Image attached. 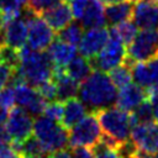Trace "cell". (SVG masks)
<instances>
[{
	"label": "cell",
	"mask_w": 158,
	"mask_h": 158,
	"mask_svg": "<svg viewBox=\"0 0 158 158\" xmlns=\"http://www.w3.org/2000/svg\"><path fill=\"white\" fill-rule=\"evenodd\" d=\"M95 114L104 132L101 135V139H104L106 143L117 147L120 143L130 139L132 127L130 111L110 105L98 109Z\"/></svg>",
	"instance_id": "3957f363"
},
{
	"label": "cell",
	"mask_w": 158,
	"mask_h": 158,
	"mask_svg": "<svg viewBox=\"0 0 158 158\" xmlns=\"http://www.w3.org/2000/svg\"><path fill=\"white\" fill-rule=\"evenodd\" d=\"M116 89L117 88L105 72L94 69L79 84L78 94L88 109L98 110L115 102L117 95Z\"/></svg>",
	"instance_id": "7a4b0ae2"
},
{
	"label": "cell",
	"mask_w": 158,
	"mask_h": 158,
	"mask_svg": "<svg viewBox=\"0 0 158 158\" xmlns=\"http://www.w3.org/2000/svg\"><path fill=\"white\" fill-rule=\"evenodd\" d=\"M132 78L146 90L158 88V56L148 62L132 64Z\"/></svg>",
	"instance_id": "9a60e30c"
},
{
	"label": "cell",
	"mask_w": 158,
	"mask_h": 158,
	"mask_svg": "<svg viewBox=\"0 0 158 158\" xmlns=\"http://www.w3.org/2000/svg\"><path fill=\"white\" fill-rule=\"evenodd\" d=\"M4 126L10 137V143L17 144L31 136L33 121L31 115L25 109L14 106L10 109Z\"/></svg>",
	"instance_id": "ba28073f"
},
{
	"label": "cell",
	"mask_w": 158,
	"mask_h": 158,
	"mask_svg": "<svg viewBox=\"0 0 158 158\" xmlns=\"http://www.w3.org/2000/svg\"><path fill=\"white\" fill-rule=\"evenodd\" d=\"M32 133L49 153L64 148L68 144V128L44 115H38L33 121Z\"/></svg>",
	"instance_id": "277c9868"
},
{
	"label": "cell",
	"mask_w": 158,
	"mask_h": 158,
	"mask_svg": "<svg viewBox=\"0 0 158 158\" xmlns=\"http://www.w3.org/2000/svg\"><path fill=\"white\" fill-rule=\"evenodd\" d=\"M54 32H58L59 30L64 28L67 25H69L73 21V14L70 10V6L67 2H58L52 9L47 10L41 16Z\"/></svg>",
	"instance_id": "ac0fdd59"
},
{
	"label": "cell",
	"mask_w": 158,
	"mask_h": 158,
	"mask_svg": "<svg viewBox=\"0 0 158 158\" xmlns=\"http://www.w3.org/2000/svg\"><path fill=\"white\" fill-rule=\"evenodd\" d=\"M136 158H158V152L157 153H146V152L138 151Z\"/></svg>",
	"instance_id": "60d3db41"
},
{
	"label": "cell",
	"mask_w": 158,
	"mask_h": 158,
	"mask_svg": "<svg viewBox=\"0 0 158 158\" xmlns=\"http://www.w3.org/2000/svg\"><path fill=\"white\" fill-rule=\"evenodd\" d=\"M91 147H85V146H77L70 148L72 158H94L93 149Z\"/></svg>",
	"instance_id": "74e56055"
},
{
	"label": "cell",
	"mask_w": 158,
	"mask_h": 158,
	"mask_svg": "<svg viewBox=\"0 0 158 158\" xmlns=\"http://www.w3.org/2000/svg\"><path fill=\"white\" fill-rule=\"evenodd\" d=\"M81 26L88 28L102 27L106 25L104 4L100 0H89L88 5L80 17Z\"/></svg>",
	"instance_id": "44dd1931"
},
{
	"label": "cell",
	"mask_w": 158,
	"mask_h": 158,
	"mask_svg": "<svg viewBox=\"0 0 158 158\" xmlns=\"http://www.w3.org/2000/svg\"><path fill=\"white\" fill-rule=\"evenodd\" d=\"M20 152L11 146V143H6L0 146V158H21Z\"/></svg>",
	"instance_id": "f35d334b"
},
{
	"label": "cell",
	"mask_w": 158,
	"mask_h": 158,
	"mask_svg": "<svg viewBox=\"0 0 158 158\" xmlns=\"http://www.w3.org/2000/svg\"><path fill=\"white\" fill-rule=\"evenodd\" d=\"M132 17L139 30H156L158 27V0L137 1Z\"/></svg>",
	"instance_id": "4fadbf2b"
},
{
	"label": "cell",
	"mask_w": 158,
	"mask_h": 158,
	"mask_svg": "<svg viewBox=\"0 0 158 158\" xmlns=\"http://www.w3.org/2000/svg\"><path fill=\"white\" fill-rule=\"evenodd\" d=\"M132 2H137V1H139V0H131Z\"/></svg>",
	"instance_id": "7dc6e473"
},
{
	"label": "cell",
	"mask_w": 158,
	"mask_h": 158,
	"mask_svg": "<svg viewBox=\"0 0 158 158\" xmlns=\"http://www.w3.org/2000/svg\"><path fill=\"white\" fill-rule=\"evenodd\" d=\"M130 139L135 143L138 151L146 153L158 152V122H138L131 127Z\"/></svg>",
	"instance_id": "30bf717a"
},
{
	"label": "cell",
	"mask_w": 158,
	"mask_h": 158,
	"mask_svg": "<svg viewBox=\"0 0 158 158\" xmlns=\"http://www.w3.org/2000/svg\"><path fill=\"white\" fill-rule=\"evenodd\" d=\"M86 105L77 96L69 98L63 101V114L60 123L65 128H70L78 123L86 115Z\"/></svg>",
	"instance_id": "ffe728a7"
},
{
	"label": "cell",
	"mask_w": 158,
	"mask_h": 158,
	"mask_svg": "<svg viewBox=\"0 0 158 158\" xmlns=\"http://www.w3.org/2000/svg\"><path fill=\"white\" fill-rule=\"evenodd\" d=\"M89 0H72L70 1V10L73 14V17L77 20H80Z\"/></svg>",
	"instance_id": "8d00e7d4"
},
{
	"label": "cell",
	"mask_w": 158,
	"mask_h": 158,
	"mask_svg": "<svg viewBox=\"0 0 158 158\" xmlns=\"http://www.w3.org/2000/svg\"><path fill=\"white\" fill-rule=\"evenodd\" d=\"M62 114H63V101L60 100H51L49 102L46 104L42 112V115L57 122H60Z\"/></svg>",
	"instance_id": "1f68e13d"
},
{
	"label": "cell",
	"mask_w": 158,
	"mask_h": 158,
	"mask_svg": "<svg viewBox=\"0 0 158 158\" xmlns=\"http://www.w3.org/2000/svg\"><path fill=\"white\" fill-rule=\"evenodd\" d=\"M147 98V90H144L141 85L137 83H130L122 88H120V91L116 95V106L126 110L132 111L135 110L144 99Z\"/></svg>",
	"instance_id": "2e32d148"
},
{
	"label": "cell",
	"mask_w": 158,
	"mask_h": 158,
	"mask_svg": "<svg viewBox=\"0 0 158 158\" xmlns=\"http://www.w3.org/2000/svg\"><path fill=\"white\" fill-rule=\"evenodd\" d=\"M47 53L54 67L64 68L77 56V46L63 42L56 37L47 48Z\"/></svg>",
	"instance_id": "d6986e66"
},
{
	"label": "cell",
	"mask_w": 158,
	"mask_h": 158,
	"mask_svg": "<svg viewBox=\"0 0 158 158\" xmlns=\"http://www.w3.org/2000/svg\"><path fill=\"white\" fill-rule=\"evenodd\" d=\"M5 22H6V20H5V16H4V14L0 11V31L2 30V27H4Z\"/></svg>",
	"instance_id": "7bdbcfd3"
},
{
	"label": "cell",
	"mask_w": 158,
	"mask_h": 158,
	"mask_svg": "<svg viewBox=\"0 0 158 158\" xmlns=\"http://www.w3.org/2000/svg\"><path fill=\"white\" fill-rule=\"evenodd\" d=\"M107 40H109V30L105 26L88 28L85 33H83L80 42L78 44L80 56L88 59L95 57L104 48Z\"/></svg>",
	"instance_id": "7c38bea8"
},
{
	"label": "cell",
	"mask_w": 158,
	"mask_h": 158,
	"mask_svg": "<svg viewBox=\"0 0 158 158\" xmlns=\"http://www.w3.org/2000/svg\"><path fill=\"white\" fill-rule=\"evenodd\" d=\"M117 33V36L120 37V40L122 41V43L125 46H128L133 38L136 37V35L138 33V27L136 26L135 22L130 21V20H126V21H122L117 25H114L112 26Z\"/></svg>",
	"instance_id": "4316f807"
},
{
	"label": "cell",
	"mask_w": 158,
	"mask_h": 158,
	"mask_svg": "<svg viewBox=\"0 0 158 158\" xmlns=\"http://www.w3.org/2000/svg\"><path fill=\"white\" fill-rule=\"evenodd\" d=\"M27 32V22L21 16L6 21L2 30L0 31L4 44H7L16 49H20L22 46L26 44Z\"/></svg>",
	"instance_id": "5bb4252c"
},
{
	"label": "cell",
	"mask_w": 158,
	"mask_h": 158,
	"mask_svg": "<svg viewBox=\"0 0 158 158\" xmlns=\"http://www.w3.org/2000/svg\"><path fill=\"white\" fill-rule=\"evenodd\" d=\"M47 158H72V153H70V149L64 147V148L51 152Z\"/></svg>",
	"instance_id": "ab89813d"
},
{
	"label": "cell",
	"mask_w": 158,
	"mask_h": 158,
	"mask_svg": "<svg viewBox=\"0 0 158 158\" xmlns=\"http://www.w3.org/2000/svg\"><path fill=\"white\" fill-rule=\"evenodd\" d=\"M15 105V90L12 83H9L6 86L0 89V107L10 110Z\"/></svg>",
	"instance_id": "d6a6232c"
},
{
	"label": "cell",
	"mask_w": 158,
	"mask_h": 158,
	"mask_svg": "<svg viewBox=\"0 0 158 158\" xmlns=\"http://www.w3.org/2000/svg\"><path fill=\"white\" fill-rule=\"evenodd\" d=\"M2 44H4V41H2V37H1V33H0V48H1Z\"/></svg>",
	"instance_id": "ee69618b"
},
{
	"label": "cell",
	"mask_w": 158,
	"mask_h": 158,
	"mask_svg": "<svg viewBox=\"0 0 158 158\" xmlns=\"http://www.w3.org/2000/svg\"><path fill=\"white\" fill-rule=\"evenodd\" d=\"M109 77L111 79V81L114 83V85L120 89L130 83H132V65L128 64L127 62H123L118 65H116L115 68H112L111 70H109Z\"/></svg>",
	"instance_id": "d4e9b609"
},
{
	"label": "cell",
	"mask_w": 158,
	"mask_h": 158,
	"mask_svg": "<svg viewBox=\"0 0 158 158\" xmlns=\"http://www.w3.org/2000/svg\"><path fill=\"white\" fill-rule=\"evenodd\" d=\"M133 2L130 0H123L121 2L111 4L107 5L105 9V17H106V23L114 26L117 25L122 21L130 20L132 17L133 12Z\"/></svg>",
	"instance_id": "7402d4cb"
},
{
	"label": "cell",
	"mask_w": 158,
	"mask_h": 158,
	"mask_svg": "<svg viewBox=\"0 0 158 158\" xmlns=\"http://www.w3.org/2000/svg\"><path fill=\"white\" fill-rule=\"evenodd\" d=\"M68 144L70 147H93L94 144H96L100 141L102 133L95 111L86 114L78 123L70 127V131H68Z\"/></svg>",
	"instance_id": "52a82bcc"
},
{
	"label": "cell",
	"mask_w": 158,
	"mask_h": 158,
	"mask_svg": "<svg viewBox=\"0 0 158 158\" xmlns=\"http://www.w3.org/2000/svg\"><path fill=\"white\" fill-rule=\"evenodd\" d=\"M11 83L14 85L15 102L17 104V106L25 109L30 115H33V116L42 115L47 101L41 96L38 90L35 89V86L20 79H16L15 77L11 80Z\"/></svg>",
	"instance_id": "9c48e42d"
},
{
	"label": "cell",
	"mask_w": 158,
	"mask_h": 158,
	"mask_svg": "<svg viewBox=\"0 0 158 158\" xmlns=\"http://www.w3.org/2000/svg\"><path fill=\"white\" fill-rule=\"evenodd\" d=\"M15 72H16L15 69H12L11 67H9L7 64L0 60V89H2L9 83H11V80L15 77Z\"/></svg>",
	"instance_id": "e575fe53"
},
{
	"label": "cell",
	"mask_w": 158,
	"mask_h": 158,
	"mask_svg": "<svg viewBox=\"0 0 158 158\" xmlns=\"http://www.w3.org/2000/svg\"><path fill=\"white\" fill-rule=\"evenodd\" d=\"M102 4H105V5H111V4H116V2H121V1H123V0H100Z\"/></svg>",
	"instance_id": "b9f144b4"
},
{
	"label": "cell",
	"mask_w": 158,
	"mask_h": 158,
	"mask_svg": "<svg viewBox=\"0 0 158 158\" xmlns=\"http://www.w3.org/2000/svg\"><path fill=\"white\" fill-rule=\"evenodd\" d=\"M65 73L72 77L74 80H77L79 84L93 72L91 63L88 58L83 56H75L65 67Z\"/></svg>",
	"instance_id": "603a6c76"
},
{
	"label": "cell",
	"mask_w": 158,
	"mask_h": 158,
	"mask_svg": "<svg viewBox=\"0 0 158 158\" xmlns=\"http://www.w3.org/2000/svg\"><path fill=\"white\" fill-rule=\"evenodd\" d=\"M37 90L46 101H51V100L57 99V88H56V83L52 79V77H51V79L40 84L37 86Z\"/></svg>",
	"instance_id": "836d02e7"
},
{
	"label": "cell",
	"mask_w": 158,
	"mask_h": 158,
	"mask_svg": "<svg viewBox=\"0 0 158 158\" xmlns=\"http://www.w3.org/2000/svg\"><path fill=\"white\" fill-rule=\"evenodd\" d=\"M83 36V26L78 22H70L64 28L59 30L56 35V37L63 42H67L73 46H78L80 42V38Z\"/></svg>",
	"instance_id": "484cf974"
},
{
	"label": "cell",
	"mask_w": 158,
	"mask_h": 158,
	"mask_svg": "<svg viewBox=\"0 0 158 158\" xmlns=\"http://www.w3.org/2000/svg\"><path fill=\"white\" fill-rule=\"evenodd\" d=\"M62 1H64V2H70L72 0H62Z\"/></svg>",
	"instance_id": "bcb514c9"
},
{
	"label": "cell",
	"mask_w": 158,
	"mask_h": 158,
	"mask_svg": "<svg viewBox=\"0 0 158 158\" xmlns=\"http://www.w3.org/2000/svg\"><path fill=\"white\" fill-rule=\"evenodd\" d=\"M27 42L33 49L46 51L56 38V32L41 16L36 15L27 21Z\"/></svg>",
	"instance_id": "8fae6325"
},
{
	"label": "cell",
	"mask_w": 158,
	"mask_h": 158,
	"mask_svg": "<svg viewBox=\"0 0 158 158\" xmlns=\"http://www.w3.org/2000/svg\"><path fill=\"white\" fill-rule=\"evenodd\" d=\"M52 79L57 88V99L64 101L69 98L77 96L79 91V83L65 73L62 67H54L52 72Z\"/></svg>",
	"instance_id": "e0dca14e"
},
{
	"label": "cell",
	"mask_w": 158,
	"mask_h": 158,
	"mask_svg": "<svg viewBox=\"0 0 158 158\" xmlns=\"http://www.w3.org/2000/svg\"><path fill=\"white\" fill-rule=\"evenodd\" d=\"M21 158H41V157H28V156H22Z\"/></svg>",
	"instance_id": "f6af8a7d"
},
{
	"label": "cell",
	"mask_w": 158,
	"mask_h": 158,
	"mask_svg": "<svg viewBox=\"0 0 158 158\" xmlns=\"http://www.w3.org/2000/svg\"><path fill=\"white\" fill-rule=\"evenodd\" d=\"M91 148H93L94 158H118V153H117L116 147L106 143L101 138Z\"/></svg>",
	"instance_id": "f546056e"
},
{
	"label": "cell",
	"mask_w": 158,
	"mask_h": 158,
	"mask_svg": "<svg viewBox=\"0 0 158 158\" xmlns=\"http://www.w3.org/2000/svg\"><path fill=\"white\" fill-rule=\"evenodd\" d=\"M147 100L149 101V105L152 109L153 120L156 122H158V88L147 90Z\"/></svg>",
	"instance_id": "d590c367"
},
{
	"label": "cell",
	"mask_w": 158,
	"mask_h": 158,
	"mask_svg": "<svg viewBox=\"0 0 158 158\" xmlns=\"http://www.w3.org/2000/svg\"><path fill=\"white\" fill-rule=\"evenodd\" d=\"M158 56V32L156 30H141L126 49L128 64L148 62Z\"/></svg>",
	"instance_id": "8992f818"
},
{
	"label": "cell",
	"mask_w": 158,
	"mask_h": 158,
	"mask_svg": "<svg viewBox=\"0 0 158 158\" xmlns=\"http://www.w3.org/2000/svg\"><path fill=\"white\" fill-rule=\"evenodd\" d=\"M130 114H131V122H132V126H133L135 123H138V122L153 121L152 109H151V105H149V101L147 100V98H146L135 110H132V112L130 111Z\"/></svg>",
	"instance_id": "83f0119b"
},
{
	"label": "cell",
	"mask_w": 158,
	"mask_h": 158,
	"mask_svg": "<svg viewBox=\"0 0 158 158\" xmlns=\"http://www.w3.org/2000/svg\"><path fill=\"white\" fill-rule=\"evenodd\" d=\"M0 60L11 67L12 69H17L20 63V53L19 49L10 47L7 44H2L0 48Z\"/></svg>",
	"instance_id": "f1b7e54d"
},
{
	"label": "cell",
	"mask_w": 158,
	"mask_h": 158,
	"mask_svg": "<svg viewBox=\"0 0 158 158\" xmlns=\"http://www.w3.org/2000/svg\"><path fill=\"white\" fill-rule=\"evenodd\" d=\"M60 0H27L26 6L37 16H42L47 10L56 6Z\"/></svg>",
	"instance_id": "4dcf8cb0"
},
{
	"label": "cell",
	"mask_w": 158,
	"mask_h": 158,
	"mask_svg": "<svg viewBox=\"0 0 158 158\" xmlns=\"http://www.w3.org/2000/svg\"><path fill=\"white\" fill-rule=\"evenodd\" d=\"M19 53L20 63L15 72L16 79H20L35 88L51 79L54 65L47 51L33 49L28 44H25L19 49Z\"/></svg>",
	"instance_id": "6da1fadb"
},
{
	"label": "cell",
	"mask_w": 158,
	"mask_h": 158,
	"mask_svg": "<svg viewBox=\"0 0 158 158\" xmlns=\"http://www.w3.org/2000/svg\"><path fill=\"white\" fill-rule=\"evenodd\" d=\"M126 59V48L120 37L117 36L115 28L111 26L109 28V40L104 48L93 58H90V63L93 69H98L101 72H109L116 65L123 63Z\"/></svg>",
	"instance_id": "5b68a950"
},
{
	"label": "cell",
	"mask_w": 158,
	"mask_h": 158,
	"mask_svg": "<svg viewBox=\"0 0 158 158\" xmlns=\"http://www.w3.org/2000/svg\"><path fill=\"white\" fill-rule=\"evenodd\" d=\"M14 148H16L21 156H28V157H41V158H47L49 152L44 148V146L35 137V136H28L25 138L21 143L12 144Z\"/></svg>",
	"instance_id": "cb8c5ba5"
}]
</instances>
